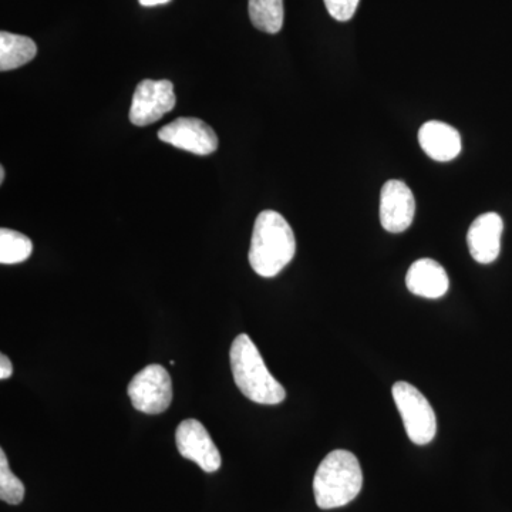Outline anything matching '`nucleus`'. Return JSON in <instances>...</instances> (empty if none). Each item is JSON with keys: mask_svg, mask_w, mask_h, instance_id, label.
Masks as SVG:
<instances>
[{"mask_svg": "<svg viewBox=\"0 0 512 512\" xmlns=\"http://www.w3.org/2000/svg\"><path fill=\"white\" fill-rule=\"evenodd\" d=\"M296 252L291 225L276 211H262L256 217L249 247V264L262 278H274L292 261Z\"/></svg>", "mask_w": 512, "mask_h": 512, "instance_id": "obj_1", "label": "nucleus"}, {"mask_svg": "<svg viewBox=\"0 0 512 512\" xmlns=\"http://www.w3.org/2000/svg\"><path fill=\"white\" fill-rule=\"evenodd\" d=\"M229 359L235 383L247 399L269 406L284 402V386L269 373L261 353L247 333H241L232 342Z\"/></svg>", "mask_w": 512, "mask_h": 512, "instance_id": "obj_2", "label": "nucleus"}, {"mask_svg": "<svg viewBox=\"0 0 512 512\" xmlns=\"http://www.w3.org/2000/svg\"><path fill=\"white\" fill-rule=\"evenodd\" d=\"M363 473L355 454L335 450L323 458L313 478V494L322 510L345 507L359 495Z\"/></svg>", "mask_w": 512, "mask_h": 512, "instance_id": "obj_3", "label": "nucleus"}, {"mask_svg": "<svg viewBox=\"0 0 512 512\" xmlns=\"http://www.w3.org/2000/svg\"><path fill=\"white\" fill-rule=\"evenodd\" d=\"M392 393L409 439L417 446L431 443L436 437L437 419L429 400L406 382L394 384Z\"/></svg>", "mask_w": 512, "mask_h": 512, "instance_id": "obj_4", "label": "nucleus"}, {"mask_svg": "<svg viewBox=\"0 0 512 512\" xmlns=\"http://www.w3.org/2000/svg\"><path fill=\"white\" fill-rule=\"evenodd\" d=\"M128 397L134 409L146 414H160L173 402V382L161 365H148L128 384Z\"/></svg>", "mask_w": 512, "mask_h": 512, "instance_id": "obj_5", "label": "nucleus"}, {"mask_svg": "<svg viewBox=\"0 0 512 512\" xmlns=\"http://www.w3.org/2000/svg\"><path fill=\"white\" fill-rule=\"evenodd\" d=\"M177 104L170 80H143L134 92L130 107L131 124L146 127L163 119Z\"/></svg>", "mask_w": 512, "mask_h": 512, "instance_id": "obj_6", "label": "nucleus"}, {"mask_svg": "<svg viewBox=\"0 0 512 512\" xmlns=\"http://www.w3.org/2000/svg\"><path fill=\"white\" fill-rule=\"evenodd\" d=\"M158 138L195 156H210L218 148V137L205 121L181 117L158 131Z\"/></svg>", "mask_w": 512, "mask_h": 512, "instance_id": "obj_7", "label": "nucleus"}, {"mask_svg": "<svg viewBox=\"0 0 512 512\" xmlns=\"http://www.w3.org/2000/svg\"><path fill=\"white\" fill-rule=\"evenodd\" d=\"M175 441L181 456L194 461L205 473L220 470L222 457L220 450L212 441L210 433L201 421L187 419L181 421L175 431Z\"/></svg>", "mask_w": 512, "mask_h": 512, "instance_id": "obj_8", "label": "nucleus"}, {"mask_svg": "<svg viewBox=\"0 0 512 512\" xmlns=\"http://www.w3.org/2000/svg\"><path fill=\"white\" fill-rule=\"evenodd\" d=\"M416 200L409 185L390 180L380 192V224L387 232L400 234L413 224Z\"/></svg>", "mask_w": 512, "mask_h": 512, "instance_id": "obj_9", "label": "nucleus"}, {"mask_svg": "<svg viewBox=\"0 0 512 512\" xmlns=\"http://www.w3.org/2000/svg\"><path fill=\"white\" fill-rule=\"evenodd\" d=\"M504 222L495 212H487L474 220L468 229V251L478 264H491L501 251Z\"/></svg>", "mask_w": 512, "mask_h": 512, "instance_id": "obj_10", "label": "nucleus"}, {"mask_svg": "<svg viewBox=\"0 0 512 512\" xmlns=\"http://www.w3.org/2000/svg\"><path fill=\"white\" fill-rule=\"evenodd\" d=\"M419 143L424 153L440 163L454 160L461 153V136L456 128L443 121H427L419 131Z\"/></svg>", "mask_w": 512, "mask_h": 512, "instance_id": "obj_11", "label": "nucleus"}, {"mask_svg": "<svg viewBox=\"0 0 512 512\" xmlns=\"http://www.w3.org/2000/svg\"><path fill=\"white\" fill-rule=\"evenodd\" d=\"M407 289L421 298L439 299L450 288L446 269L434 261L424 258L410 266L406 276Z\"/></svg>", "mask_w": 512, "mask_h": 512, "instance_id": "obj_12", "label": "nucleus"}, {"mask_svg": "<svg viewBox=\"0 0 512 512\" xmlns=\"http://www.w3.org/2000/svg\"><path fill=\"white\" fill-rule=\"evenodd\" d=\"M37 55V46L28 36L15 33H0V70L10 72L32 62Z\"/></svg>", "mask_w": 512, "mask_h": 512, "instance_id": "obj_13", "label": "nucleus"}, {"mask_svg": "<svg viewBox=\"0 0 512 512\" xmlns=\"http://www.w3.org/2000/svg\"><path fill=\"white\" fill-rule=\"evenodd\" d=\"M249 19L261 32L276 35L284 26V0H249Z\"/></svg>", "mask_w": 512, "mask_h": 512, "instance_id": "obj_14", "label": "nucleus"}, {"mask_svg": "<svg viewBox=\"0 0 512 512\" xmlns=\"http://www.w3.org/2000/svg\"><path fill=\"white\" fill-rule=\"evenodd\" d=\"M33 244L30 238L12 229H0V264H22L30 258Z\"/></svg>", "mask_w": 512, "mask_h": 512, "instance_id": "obj_15", "label": "nucleus"}, {"mask_svg": "<svg viewBox=\"0 0 512 512\" xmlns=\"http://www.w3.org/2000/svg\"><path fill=\"white\" fill-rule=\"evenodd\" d=\"M0 498L10 505H19L25 498V485L10 471L8 457L0 450Z\"/></svg>", "mask_w": 512, "mask_h": 512, "instance_id": "obj_16", "label": "nucleus"}, {"mask_svg": "<svg viewBox=\"0 0 512 512\" xmlns=\"http://www.w3.org/2000/svg\"><path fill=\"white\" fill-rule=\"evenodd\" d=\"M329 15L338 22H349L355 16L360 0H323Z\"/></svg>", "mask_w": 512, "mask_h": 512, "instance_id": "obj_17", "label": "nucleus"}, {"mask_svg": "<svg viewBox=\"0 0 512 512\" xmlns=\"http://www.w3.org/2000/svg\"><path fill=\"white\" fill-rule=\"evenodd\" d=\"M12 373V362H10L9 357L6 356L5 353H2V355H0V379H9V377L12 376Z\"/></svg>", "mask_w": 512, "mask_h": 512, "instance_id": "obj_18", "label": "nucleus"}, {"mask_svg": "<svg viewBox=\"0 0 512 512\" xmlns=\"http://www.w3.org/2000/svg\"><path fill=\"white\" fill-rule=\"evenodd\" d=\"M144 8H154V6L167 5L171 0H138Z\"/></svg>", "mask_w": 512, "mask_h": 512, "instance_id": "obj_19", "label": "nucleus"}, {"mask_svg": "<svg viewBox=\"0 0 512 512\" xmlns=\"http://www.w3.org/2000/svg\"><path fill=\"white\" fill-rule=\"evenodd\" d=\"M5 181V168L0 167V184H3Z\"/></svg>", "mask_w": 512, "mask_h": 512, "instance_id": "obj_20", "label": "nucleus"}]
</instances>
